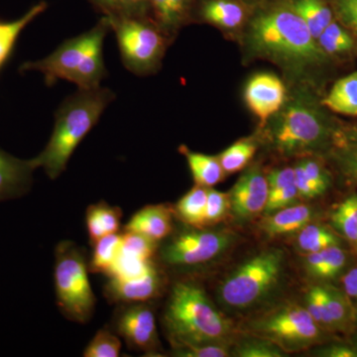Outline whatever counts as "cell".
Segmentation results:
<instances>
[{
    "label": "cell",
    "instance_id": "obj_1",
    "mask_svg": "<svg viewBox=\"0 0 357 357\" xmlns=\"http://www.w3.org/2000/svg\"><path fill=\"white\" fill-rule=\"evenodd\" d=\"M248 42L255 55L296 73L326 64L330 57L291 0H279L258 10L249 24Z\"/></svg>",
    "mask_w": 357,
    "mask_h": 357
},
{
    "label": "cell",
    "instance_id": "obj_2",
    "mask_svg": "<svg viewBox=\"0 0 357 357\" xmlns=\"http://www.w3.org/2000/svg\"><path fill=\"white\" fill-rule=\"evenodd\" d=\"M112 89H79L66 98L55 114L53 132L43 151L32 158L35 168H42L51 180H56L67 169L70 157L84 138L114 102Z\"/></svg>",
    "mask_w": 357,
    "mask_h": 357
},
{
    "label": "cell",
    "instance_id": "obj_3",
    "mask_svg": "<svg viewBox=\"0 0 357 357\" xmlns=\"http://www.w3.org/2000/svg\"><path fill=\"white\" fill-rule=\"evenodd\" d=\"M163 324L173 349L231 342L232 326L203 288L195 282H175L169 293Z\"/></svg>",
    "mask_w": 357,
    "mask_h": 357
},
{
    "label": "cell",
    "instance_id": "obj_4",
    "mask_svg": "<svg viewBox=\"0 0 357 357\" xmlns=\"http://www.w3.org/2000/svg\"><path fill=\"white\" fill-rule=\"evenodd\" d=\"M109 30V20L103 16L89 31L67 40L47 57L23 63L20 72L41 73L49 86L65 79L76 84L79 89L100 88V82L107 76L103 42Z\"/></svg>",
    "mask_w": 357,
    "mask_h": 357
},
{
    "label": "cell",
    "instance_id": "obj_5",
    "mask_svg": "<svg viewBox=\"0 0 357 357\" xmlns=\"http://www.w3.org/2000/svg\"><path fill=\"white\" fill-rule=\"evenodd\" d=\"M265 128L270 144L283 156L325 149L338 134L319 105L305 93L284 103Z\"/></svg>",
    "mask_w": 357,
    "mask_h": 357
},
{
    "label": "cell",
    "instance_id": "obj_6",
    "mask_svg": "<svg viewBox=\"0 0 357 357\" xmlns=\"http://www.w3.org/2000/svg\"><path fill=\"white\" fill-rule=\"evenodd\" d=\"M285 253L268 248L244 261L220 284L218 301L229 310L248 311L262 304L281 282Z\"/></svg>",
    "mask_w": 357,
    "mask_h": 357
},
{
    "label": "cell",
    "instance_id": "obj_7",
    "mask_svg": "<svg viewBox=\"0 0 357 357\" xmlns=\"http://www.w3.org/2000/svg\"><path fill=\"white\" fill-rule=\"evenodd\" d=\"M54 282L61 312L70 321L88 323L96 299L89 283L86 253L73 241H62L56 248Z\"/></svg>",
    "mask_w": 357,
    "mask_h": 357
},
{
    "label": "cell",
    "instance_id": "obj_8",
    "mask_svg": "<svg viewBox=\"0 0 357 357\" xmlns=\"http://www.w3.org/2000/svg\"><path fill=\"white\" fill-rule=\"evenodd\" d=\"M107 17V16H105ZM124 67L137 76L158 69L166 51L165 33L150 17H107Z\"/></svg>",
    "mask_w": 357,
    "mask_h": 357
},
{
    "label": "cell",
    "instance_id": "obj_9",
    "mask_svg": "<svg viewBox=\"0 0 357 357\" xmlns=\"http://www.w3.org/2000/svg\"><path fill=\"white\" fill-rule=\"evenodd\" d=\"M249 335L264 338L286 354L302 351L323 340L321 326L306 307L284 304L273 307L248 324Z\"/></svg>",
    "mask_w": 357,
    "mask_h": 357
},
{
    "label": "cell",
    "instance_id": "obj_10",
    "mask_svg": "<svg viewBox=\"0 0 357 357\" xmlns=\"http://www.w3.org/2000/svg\"><path fill=\"white\" fill-rule=\"evenodd\" d=\"M181 230L160 248V259L178 269L202 266L213 261L230 248L234 234L222 230L192 227Z\"/></svg>",
    "mask_w": 357,
    "mask_h": 357
},
{
    "label": "cell",
    "instance_id": "obj_11",
    "mask_svg": "<svg viewBox=\"0 0 357 357\" xmlns=\"http://www.w3.org/2000/svg\"><path fill=\"white\" fill-rule=\"evenodd\" d=\"M112 321V330L126 340L134 351L156 354L160 349L153 310L145 303L119 305Z\"/></svg>",
    "mask_w": 357,
    "mask_h": 357
},
{
    "label": "cell",
    "instance_id": "obj_12",
    "mask_svg": "<svg viewBox=\"0 0 357 357\" xmlns=\"http://www.w3.org/2000/svg\"><path fill=\"white\" fill-rule=\"evenodd\" d=\"M269 185L266 176L257 167L243 174L229 194V211L238 222H246L263 213Z\"/></svg>",
    "mask_w": 357,
    "mask_h": 357
},
{
    "label": "cell",
    "instance_id": "obj_13",
    "mask_svg": "<svg viewBox=\"0 0 357 357\" xmlns=\"http://www.w3.org/2000/svg\"><path fill=\"white\" fill-rule=\"evenodd\" d=\"M286 96L285 84L272 74L256 75L248 82L245 89V102L259 119L262 128L282 109L287 100Z\"/></svg>",
    "mask_w": 357,
    "mask_h": 357
},
{
    "label": "cell",
    "instance_id": "obj_14",
    "mask_svg": "<svg viewBox=\"0 0 357 357\" xmlns=\"http://www.w3.org/2000/svg\"><path fill=\"white\" fill-rule=\"evenodd\" d=\"M163 284V274L154 263L146 273L137 278L129 280L109 278L103 294L112 304L145 303L158 297Z\"/></svg>",
    "mask_w": 357,
    "mask_h": 357
},
{
    "label": "cell",
    "instance_id": "obj_15",
    "mask_svg": "<svg viewBox=\"0 0 357 357\" xmlns=\"http://www.w3.org/2000/svg\"><path fill=\"white\" fill-rule=\"evenodd\" d=\"M35 170L31 159L17 158L0 148V203L27 195Z\"/></svg>",
    "mask_w": 357,
    "mask_h": 357
},
{
    "label": "cell",
    "instance_id": "obj_16",
    "mask_svg": "<svg viewBox=\"0 0 357 357\" xmlns=\"http://www.w3.org/2000/svg\"><path fill=\"white\" fill-rule=\"evenodd\" d=\"M172 210L166 204H150L134 213L123 231L135 232L159 243L173 232Z\"/></svg>",
    "mask_w": 357,
    "mask_h": 357
},
{
    "label": "cell",
    "instance_id": "obj_17",
    "mask_svg": "<svg viewBox=\"0 0 357 357\" xmlns=\"http://www.w3.org/2000/svg\"><path fill=\"white\" fill-rule=\"evenodd\" d=\"M249 9L241 0H204L199 16L206 22L232 30L241 27L248 20Z\"/></svg>",
    "mask_w": 357,
    "mask_h": 357
},
{
    "label": "cell",
    "instance_id": "obj_18",
    "mask_svg": "<svg viewBox=\"0 0 357 357\" xmlns=\"http://www.w3.org/2000/svg\"><path fill=\"white\" fill-rule=\"evenodd\" d=\"M314 211L307 204H295L266 215L261 229L268 236L277 237L299 232L311 222Z\"/></svg>",
    "mask_w": 357,
    "mask_h": 357
},
{
    "label": "cell",
    "instance_id": "obj_19",
    "mask_svg": "<svg viewBox=\"0 0 357 357\" xmlns=\"http://www.w3.org/2000/svg\"><path fill=\"white\" fill-rule=\"evenodd\" d=\"M148 2L152 20L165 34L171 35L189 20L198 0H148Z\"/></svg>",
    "mask_w": 357,
    "mask_h": 357
},
{
    "label": "cell",
    "instance_id": "obj_20",
    "mask_svg": "<svg viewBox=\"0 0 357 357\" xmlns=\"http://www.w3.org/2000/svg\"><path fill=\"white\" fill-rule=\"evenodd\" d=\"M122 211L105 202L91 204L86 211V230L91 243L121 229Z\"/></svg>",
    "mask_w": 357,
    "mask_h": 357
},
{
    "label": "cell",
    "instance_id": "obj_21",
    "mask_svg": "<svg viewBox=\"0 0 357 357\" xmlns=\"http://www.w3.org/2000/svg\"><path fill=\"white\" fill-rule=\"evenodd\" d=\"M48 4L39 2L16 20H0V72L13 55L21 33L33 20L46 10Z\"/></svg>",
    "mask_w": 357,
    "mask_h": 357
},
{
    "label": "cell",
    "instance_id": "obj_22",
    "mask_svg": "<svg viewBox=\"0 0 357 357\" xmlns=\"http://www.w3.org/2000/svg\"><path fill=\"white\" fill-rule=\"evenodd\" d=\"M180 151L187 159L196 185L211 188L218 185L225 177V171L218 156L198 153L185 146H181Z\"/></svg>",
    "mask_w": 357,
    "mask_h": 357
},
{
    "label": "cell",
    "instance_id": "obj_23",
    "mask_svg": "<svg viewBox=\"0 0 357 357\" xmlns=\"http://www.w3.org/2000/svg\"><path fill=\"white\" fill-rule=\"evenodd\" d=\"M321 105L337 114L357 116V72L338 79Z\"/></svg>",
    "mask_w": 357,
    "mask_h": 357
},
{
    "label": "cell",
    "instance_id": "obj_24",
    "mask_svg": "<svg viewBox=\"0 0 357 357\" xmlns=\"http://www.w3.org/2000/svg\"><path fill=\"white\" fill-rule=\"evenodd\" d=\"M347 263V255L340 245L309 253L306 258V269L310 276L318 279H333L342 272Z\"/></svg>",
    "mask_w": 357,
    "mask_h": 357
},
{
    "label": "cell",
    "instance_id": "obj_25",
    "mask_svg": "<svg viewBox=\"0 0 357 357\" xmlns=\"http://www.w3.org/2000/svg\"><path fill=\"white\" fill-rule=\"evenodd\" d=\"M291 3L316 40L333 20L332 9L325 0H291Z\"/></svg>",
    "mask_w": 357,
    "mask_h": 357
},
{
    "label": "cell",
    "instance_id": "obj_26",
    "mask_svg": "<svg viewBox=\"0 0 357 357\" xmlns=\"http://www.w3.org/2000/svg\"><path fill=\"white\" fill-rule=\"evenodd\" d=\"M208 190V188L196 185L176 204L175 213L185 225L204 227Z\"/></svg>",
    "mask_w": 357,
    "mask_h": 357
},
{
    "label": "cell",
    "instance_id": "obj_27",
    "mask_svg": "<svg viewBox=\"0 0 357 357\" xmlns=\"http://www.w3.org/2000/svg\"><path fill=\"white\" fill-rule=\"evenodd\" d=\"M93 244L89 270L93 273L109 275L121 250L122 234L102 237Z\"/></svg>",
    "mask_w": 357,
    "mask_h": 357
},
{
    "label": "cell",
    "instance_id": "obj_28",
    "mask_svg": "<svg viewBox=\"0 0 357 357\" xmlns=\"http://www.w3.org/2000/svg\"><path fill=\"white\" fill-rule=\"evenodd\" d=\"M107 17H151L148 0H89Z\"/></svg>",
    "mask_w": 357,
    "mask_h": 357
},
{
    "label": "cell",
    "instance_id": "obj_29",
    "mask_svg": "<svg viewBox=\"0 0 357 357\" xmlns=\"http://www.w3.org/2000/svg\"><path fill=\"white\" fill-rule=\"evenodd\" d=\"M340 238L333 231L316 223H307L298 232V248L306 255L318 252L331 246L340 245Z\"/></svg>",
    "mask_w": 357,
    "mask_h": 357
},
{
    "label": "cell",
    "instance_id": "obj_30",
    "mask_svg": "<svg viewBox=\"0 0 357 357\" xmlns=\"http://www.w3.org/2000/svg\"><path fill=\"white\" fill-rule=\"evenodd\" d=\"M317 41L328 56L344 55L354 50L356 47L349 30L335 20L324 30Z\"/></svg>",
    "mask_w": 357,
    "mask_h": 357
},
{
    "label": "cell",
    "instance_id": "obj_31",
    "mask_svg": "<svg viewBox=\"0 0 357 357\" xmlns=\"http://www.w3.org/2000/svg\"><path fill=\"white\" fill-rule=\"evenodd\" d=\"M257 145L251 139L237 141L218 156L223 171L234 174L243 170L255 156Z\"/></svg>",
    "mask_w": 357,
    "mask_h": 357
},
{
    "label": "cell",
    "instance_id": "obj_32",
    "mask_svg": "<svg viewBox=\"0 0 357 357\" xmlns=\"http://www.w3.org/2000/svg\"><path fill=\"white\" fill-rule=\"evenodd\" d=\"M335 229L351 243L357 241V195L345 199L331 217Z\"/></svg>",
    "mask_w": 357,
    "mask_h": 357
},
{
    "label": "cell",
    "instance_id": "obj_33",
    "mask_svg": "<svg viewBox=\"0 0 357 357\" xmlns=\"http://www.w3.org/2000/svg\"><path fill=\"white\" fill-rule=\"evenodd\" d=\"M121 342L112 330L102 328L96 333L83 352L84 357H117L121 354Z\"/></svg>",
    "mask_w": 357,
    "mask_h": 357
},
{
    "label": "cell",
    "instance_id": "obj_34",
    "mask_svg": "<svg viewBox=\"0 0 357 357\" xmlns=\"http://www.w3.org/2000/svg\"><path fill=\"white\" fill-rule=\"evenodd\" d=\"M305 307L321 328H335L328 310L325 286H314L307 290L305 296Z\"/></svg>",
    "mask_w": 357,
    "mask_h": 357
},
{
    "label": "cell",
    "instance_id": "obj_35",
    "mask_svg": "<svg viewBox=\"0 0 357 357\" xmlns=\"http://www.w3.org/2000/svg\"><path fill=\"white\" fill-rule=\"evenodd\" d=\"M154 263L153 260L146 261V260L140 259L135 256L122 252L121 250V253L107 277L119 279V280L137 278V277L146 273Z\"/></svg>",
    "mask_w": 357,
    "mask_h": 357
},
{
    "label": "cell",
    "instance_id": "obj_36",
    "mask_svg": "<svg viewBox=\"0 0 357 357\" xmlns=\"http://www.w3.org/2000/svg\"><path fill=\"white\" fill-rule=\"evenodd\" d=\"M231 356L238 357H284L286 352L269 340L250 335L237 344L231 351Z\"/></svg>",
    "mask_w": 357,
    "mask_h": 357
},
{
    "label": "cell",
    "instance_id": "obj_37",
    "mask_svg": "<svg viewBox=\"0 0 357 357\" xmlns=\"http://www.w3.org/2000/svg\"><path fill=\"white\" fill-rule=\"evenodd\" d=\"M158 250V243L135 232L123 231L121 251L142 260H153Z\"/></svg>",
    "mask_w": 357,
    "mask_h": 357
},
{
    "label": "cell",
    "instance_id": "obj_38",
    "mask_svg": "<svg viewBox=\"0 0 357 357\" xmlns=\"http://www.w3.org/2000/svg\"><path fill=\"white\" fill-rule=\"evenodd\" d=\"M328 310L335 328L344 330L349 323V307L344 294L337 289L325 286Z\"/></svg>",
    "mask_w": 357,
    "mask_h": 357
},
{
    "label": "cell",
    "instance_id": "obj_39",
    "mask_svg": "<svg viewBox=\"0 0 357 357\" xmlns=\"http://www.w3.org/2000/svg\"><path fill=\"white\" fill-rule=\"evenodd\" d=\"M231 342L189 345L173 349V356L178 357H227L231 356Z\"/></svg>",
    "mask_w": 357,
    "mask_h": 357
},
{
    "label": "cell",
    "instance_id": "obj_40",
    "mask_svg": "<svg viewBox=\"0 0 357 357\" xmlns=\"http://www.w3.org/2000/svg\"><path fill=\"white\" fill-rule=\"evenodd\" d=\"M229 210V195L208 188L204 227L215 225L225 218Z\"/></svg>",
    "mask_w": 357,
    "mask_h": 357
},
{
    "label": "cell",
    "instance_id": "obj_41",
    "mask_svg": "<svg viewBox=\"0 0 357 357\" xmlns=\"http://www.w3.org/2000/svg\"><path fill=\"white\" fill-rule=\"evenodd\" d=\"M299 198L295 184L280 188V189L269 190L266 206L263 213L266 217L275 211L283 210L287 206L295 204Z\"/></svg>",
    "mask_w": 357,
    "mask_h": 357
},
{
    "label": "cell",
    "instance_id": "obj_42",
    "mask_svg": "<svg viewBox=\"0 0 357 357\" xmlns=\"http://www.w3.org/2000/svg\"><path fill=\"white\" fill-rule=\"evenodd\" d=\"M335 160L342 175L357 184V145H342L335 152Z\"/></svg>",
    "mask_w": 357,
    "mask_h": 357
},
{
    "label": "cell",
    "instance_id": "obj_43",
    "mask_svg": "<svg viewBox=\"0 0 357 357\" xmlns=\"http://www.w3.org/2000/svg\"><path fill=\"white\" fill-rule=\"evenodd\" d=\"M301 164H302L307 177L318 188L319 192L321 195L325 194L331 185V178L325 168L316 160L310 158L302 160Z\"/></svg>",
    "mask_w": 357,
    "mask_h": 357
},
{
    "label": "cell",
    "instance_id": "obj_44",
    "mask_svg": "<svg viewBox=\"0 0 357 357\" xmlns=\"http://www.w3.org/2000/svg\"><path fill=\"white\" fill-rule=\"evenodd\" d=\"M333 8L340 22L357 35V0H335Z\"/></svg>",
    "mask_w": 357,
    "mask_h": 357
},
{
    "label": "cell",
    "instance_id": "obj_45",
    "mask_svg": "<svg viewBox=\"0 0 357 357\" xmlns=\"http://www.w3.org/2000/svg\"><path fill=\"white\" fill-rule=\"evenodd\" d=\"M295 185L301 199H312L321 196L318 188L310 180L305 173L301 162L295 167Z\"/></svg>",
    "mask_w": 357,
    "mask_h": 357
},
{
    "label": "cell",
    "instance_id": "obj_46",
    "mask_svg": "<svg viewBox=\"0 0 357 357\" xmlns=\"http://www.w3.org/2000/svg\"><path fill=\"white\" fill-rule=\"evenodd\" d=\"M269 190L280 189L295 184V168L285 167L272 171L267 176Z\"/></svg>",
    "mask_w": 357,
    "mask_h": 357
},
{
    "label": "cell",
    "instance_id": "obj_47",
    "mask_svg": "<svg viewBox=\"0 0 357 357\" xmlns=\"http://www.w3.org/2000/svg\"><path fill=\"white\" fill-rule=\"evenodd\" d=\"M316 356L325 357H357V351L349 345L333 344L317 351Z\"/></svg>",
    "mask_w": 357,
    "mask_h": 357
},
{
    "label": "cell",
    "instance_id": "obj_48",
    "mask_svg": "<svg viewBox=\"0 0 357 357\" xmlns=\"http://www.w3.org/2000/svg\"><path fill=\"white\" fill-rule=\"evenodd\" d=\"M342 283H344L345 295L357 300V267L345 275Z\"/></svg>",
    "mask_w": 357,
    "mask_h": 357
},
{
    "label": "cell",
    "instance_id": "obj_49",
    "mask_svg": "<svg viewBox=\"0 0 357 357\" xmlns=\"http://www.w3.org/2000/svg\"><path fill=\"white\" fill-rule=\"evenodd\" d=\"M338 144L342 145H357V126L351 129V130L345 131L342 134H337V138Z\"/></svg>",
    "mask_w": 357,
    "mask_h": 357
},
{
    "label": "cell",
    "instance_id": "obj_50",
    "mask_svg": "<svg viewBox=\"0 0 357 357\" xmlns=\"http://www.w3.org/2000/svg\"><path fill=\"white\" fill-rule=\"evenodd\" d=\"M356 243H357V241H356Z\"/></svg>",
    "mask_w": 357,
    "mask_h": 357
}]
</instances>
